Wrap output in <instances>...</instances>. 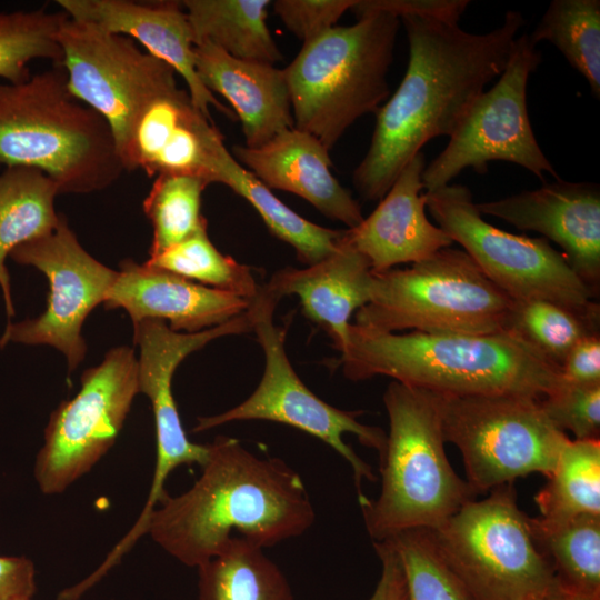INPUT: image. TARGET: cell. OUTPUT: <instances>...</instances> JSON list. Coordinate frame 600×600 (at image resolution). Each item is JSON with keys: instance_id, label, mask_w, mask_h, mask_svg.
I'll use <instances>...</instances> for the list:
<instances>
[{"instance_id": "1", "label": "cell", "mask_w": 600, "mask_h": 600, "mask_svg": "<svg viewBox=\"0 0 600 600\" xmlns=\"http://www.w3.org/2000/svg\"><path fill=\"white\" fill-rule=\"evenodd\" d=\"M400 21L409 44L407 70L377 110L369 149L352 174L367 201L382 199L428 141L456 131L486 86L504 70L526 23L519 11H507L502 24L486 33L432 18L404 16Z\"/></svg>"}, {"instance_id": "2", "label": "cell", "mask_w": 600, "mask_h": 600, "mask_svg": "<svg viewBox=\"0 0 600 600\" xmlns=\"http://www.w3.org/2000/svg\"><path fill=\"white\" fill-rule=\"evenodd\" d=\"M194 483L167 496L147 533L182 564L198 569L232 541L266 549L303 534L316 512L301 476L284 460L260 457L219 436Z\"/></svg>"}, {"instance_id": "3", "label": "cell", "mask_w": 600, "mask_h": 600, "mask_svg": "<svg viewBox=\"0 0 600 600\" xmlns=\"http://www.w3.org/2000/svg\"><path fill=\"white\" fill-rule=\"evenodd\" d=\"M340 353L342 372L351 381L384 376L443 394L541 399L561 382L560 367L512 331L398 334L350 323Z\"/></svg>"}, {"instance_id": "4", "label": "cell", "mask_w": 600, "mask_h": 600, "mask_svg": "<svg viewBox=\"0 0 600 600\" xmlns=\"http://www.w3.org/2000/svg\"><path fill=\"white\" fill-rule=\"evenodd\" d=\"M0 163L36 168L60 193H92L124 172L106 120L69 90L63 66L0 83Z\"/></svg>"}, {"instance_id": "5", "label": "cell", "mask_w": 600, "mask_h": 600, "mask_svg": "<svg viewBox=\"0 0 600 600\" xmlns=\"http://www.w3.org/2000/svg\"><path fill=\"white\" fill-rule=\"evenodd\" d=\"M383 402L389 432L379 458L381 490L360 504L372 542L436 529L477 497L446 454L437 393L392 380Z\"/></svg>"}, {"instance_id": "6", "label": "cell", "mask_w": 600, "mask_h": 600, "mask_svg": "<svg viewBox=\"0 0 600 600\" xmlns=\"http://www.w3.org/2000/svg\"><path fill=\"white\" fill-rule=\"evenodd\" d=\"M399 18L378 12L349 27H333L302 43L283 71L294 128L330 150L359 118L390 94Z\"/></svg>"}, {"instance_id": "7", "label": "cell", "mask_w": 600, "mask_h": 600, "mask_svg": "<svg viewBox=\"0 0 600 600\" xmlns=\"http://www.w3.org/2000/svg\"><path fill=\"white\" fill-rule=\"evenodd\" d=\"M513 299L463 250L448 247L404 269L373 272L354 324L382 332L483 336L508 331Z\"/></svg>"}, {"instance_id": "8", "label": "cell", "mask_w": 600, "mask_h": 600, "mask_svg": "<svg viewBox=\"0 0 600 600\" xmlns=\"http://www.w3.org/2000/svg\"><path fill=\"white\" fill-rule=\"evenodd\" d=\"M428 531L472 600H531L560 586L533 540L513 483L469 501Z\"/></svg>"}, {"instance_id": "9", "label": "cell", "mask_w": 600, "mask_h": 600, "mask_svg": "<svg viewBox=\"0 0 600 600\" xmlns=\"http://www.w3.org/2000/svg\"><path fill=\"white\" fill-rule=\"evenodd\" d=\"M437 397L444 441L459 449L466 481L477 496L531 473L548 478L570 439L533 397Z\"/></svg>"}, {"instance_id": "10", "label": "cell", "mask_w": 600, "mask_h": 600, "mask_svg": "<svg viewBox=\"0 0 600 600\" xmlns=\"http://www.w3.org/2000/svg\"><path fill=\"white\" fill-rule=\"evenodd\" d=\"M280 297L266 284L250 301L253 330L264 354L262 378L256 390L238 406L219 414L199 417L193 432H202L233 421L266 420L299 429L320 439L351 467L359 504L368 498L363 481H377L371 467L349 447L343 436L354 434L359 442L383 454L387 433L358 421L361 411L338 409L316 396L297 376L286 349V331L274 324L273 312Z\"/></svg>"}, {"instance_id": "11", "label": "cell", "mask_w": 600, "mask_h": 600, "mask_svg": "<svg viewBox=\"0 0 600 600\" xmlns=\"http://www.w3.org/2000/svg\"><path fill=\"white\" fill-rule=\"evenodd\" d=\"M426 208L452 242L513 300H547L579 311L599 309L597 293L546 238L513 234L487 222L461 184L424 192Z\"/></svg>"}, {"instance_id": "12", "label": "cell", "mask_w": 600, "mask_h": 600, "mask_svg": "<svg viewBox=\"0 0 600 600\" xmlns=\"http://www.w3.org/2000/svg\"><path fill=\"white\" fill-rule=\"evenodd\" d=\"M536 47L528 33L516 38L498 81L474 101L447 147L426 164V192L450 184L467 168L483 174L494 160L518 164L542 180L544 173L560 179L542 152L528 114V80L542 61Z\"/></svg>"}, {"instance_id": "13", "label": "cell", "mask_w": 600, "mask_h": 600, "mask_svg": "<svg viewBox=\"0 0 600 600\" xmlns=\"http://www.w3.org/2000/svg\"><path fill=\"white\" fill-rule=\"evenodd\" d=\"M139 393L134 351L117 347L81 376L79 392L51 413L34 463L44 494H58L88 473L116 442Z\"/></svg>"}, {"instance_id": "14", "label": "cell", "mask_w": 600, "mask_h": 600, "mask_svg": "<svg viewBox=\"0 0 600 600\" xmlns=\"http://www.w3.org/2000/svg\"><path fill=\"white\" fill-rule=\"evenodd\" d=\"M59 43L69 90L106 120L119 154L140 109L177 82V72L131 38L69 16Z\"/></svg>"}, {"instance_id": "15", "label": "cell", "mask_w": 600, "mask_h": 600, "mask_svg": "<svg viewBox=\"0 0 600 600\" xmlns=\"http://www.w3.org/2000/svg\"><path fill=\"white\" fill-rule=\"evenodd\" d=\"M9 257L44 273L50 290L46 310L34 319L8 323L0 347L8 342L52 346L63 353L71 372L87 352L83 322L104 302L118 271L82 248L62 214L51 233L18 246Z\"/></svg>"}, {"instance_id": "16", "label": "cell", "mask_w": 600, "mask_h": 600, "mask_svg": "<svg viewBox=\"0 0 600 600\" xmlns=\"http://www.w3.org/2000/svg\"><path fill=\"white\" fill-rule=\"evenodd\" d=\"M134 327V342L140 349L138 361L139 392L151 401L154 426L157 459L144 507L132 526L131 533L141 537L157 506L168 496L164 484L169 474L180 466L206 462L209 447L190 441L182 427L172 394V378L177 367L190 353L208 342L231 334L253 330L249 309L238 317L212 328L181 333L173 331L164 321L146 319Z\"/></svg>"}, {"instance_id": "17", "label": "cell", "mask_w": 600, "mask_h": 600, "mask_svg": "<svg viewBox=\"0 0 600 600\" xmlns=\"http://www.w3.org/2000/svg\"><path fill=\"white\" fill-rule=\"evenodd\" d=\"M223 136L178 82L153 96L132 122L119 152L124 171L149 177L192 176L216 183L213 162Z\"/></svg>"}, {"instance_id": "18", "label": "cell", "mask_w": 600, "mask_h": 600, "mask_svg": "<svg viewBox=\"0 0 600 600\" xmlns=\"http://www.w3.org/2000/svg\"><path fill=\"white\" fill-rule=\"evenodd\" d=\"M481 214L539 232L562 249L570 267L597 294L600 284V189L561 179L538 189L476 203Z\"/></svg>"}, {"instance_id": "19", "label": "cell", "mask_w": 600, "mask_h": 600, "mask_svg": "<svg viewBox=\"0 0 600 600\" xmlns=\"http://www.w3.org/2000/svg\"><path fill=\"white\" fill-rule=\"evenodd\" d=\"M70 18L88 21L138 41L148 53L168 63L187 84L197 108L210 120L214 108L231 120L237 116L200 81L194 64L192 30L181 2L129 0H58Z\"/></svg>"}, {"instance_id": "20", "label": "cell", "mask_w": 600, "mask_h": 600, "mask_svg": "<svg viewBox=\"0 0 600 600\" xmlns=\"http://www.w3.org/2000/svg\"><path fill=\"white\" fill-rule=\"evenodd\" d=\"M424 168L420 151L404 166L377 208L359 226L343 231L342 240L368 260L372 272L422 261L453 243L427 218L426 196L421 192Z\"/></svg>"}, {"instance_id": "21", "label": "cell", "mask_w": 600, "mask_h": 600, "mask_svg": "<svg viewBox=\"0 0 600 600\" xmlns=\"http://www.w3.org/2000/svg\"><path fill=\"white\" fill-rule=\"evenodd\" d=\"M103 303L107 309L126 310L133 324L146 319L168 320L173 331L188 333L222 324L250 306L234 293L131 259L121 261Z\"/></svg>"}, {"instance_id": "22", "label": "cell", "mask_w": 600, "mask_h": 600, "mask_svg": "<svg viewBox=\"0 0 600 600\" xmlns=\"http://www.w3.org/2000/svg\"><path fill=\"white\" fill-rule=\"evenodd\" d=\"M232 152L269 189L301 197L348 229L362 222L359 203L331 172L329 150L312 134L293 127L258 148L233 146Z\"/></svg>"}, {"instance_id": "23", "label": "cell", "mask_w": 600, "mask_h": 600, "mask_svg": "<svg viewBox=\"0 0 600 600\" xmlns=\"http://www.w3.org/2000/svg\"><path fill=\"white\" fill-rule=\"evenodd\" d=\"M194 64L202 84L231 104L246 147L258 148L294 127L283 69L234 58L210 42L194 46Z\"/></svg>"}, {"instance_id": "24", "label": "cell", "mask_w": 600, "mask_h": 600, "mask_svg": "<svg viewBox=\"0 0 600 600\" xmlns=\"http://www.w3.org/2000/svg\"><path fill=\"white\" fill-rule=\"evenodd\" d=\"M372 281L368 260L341 237L337 250L323 260L279 270L266 286L280 298L298 296L304 314L328 332L341 352L350 318L371 299Z\"/></svg>"}, {"instance_id": "25", "label": "cell", "mask_w": 600, "mask_h": 600, "mask_svg": "<svg viewBox=\"0 0 600 600\" xmlns=\"http://www.w3.org/2000/svg\"><path fill=\"white\" fill-rule=\"evenodd\" d=\"M58 184L39 169L13 166L0 172V288L9 318L14 316L6 260L18 246L51 233L61 214L56 212Z\"/></svg>"}, {"instance_id": "26", "label": "cell", "mask_w": 600, "mask_h": 600, "mask_svg": "<svg viewBox=\"0 0 600 600\" xmlns=\"http://www.w3.org/2000/svg\"><path fill=\"white\" fill-rule=\"evenodd\" d=\"M216 183L229 187L259 213L267 228L296 250L303 264H314L338 248L343 230L316 224L286 206L267 186L240 164L223 144L214 159Z\"/></svg>"}, {"instance_id": "27", "label": "cell", "mask_w": 600, "mask_h": 600, "mask_svg": "<svg viewBox=\"0 0 600 600\" xmlns=\"http://www.w3.org/2000/svg\"><path fill=\"white\" fill-rule=\"evenodd\" d=\"M269 0H184L194 46L210 42L242 60L274 64L283 59L267 24Z\"/></svg>"}, {"instance_id": "28", "label": "cell", "mask_w": 600, "mask_h": 600, "mask_svg": "<svg viewBox=\"0 0 600 600\" xmlns=\"http://www.w3.org/2000/svg\"><path fill=\"white\" fill-rule=\"evenodd\" d=\"M533 540L549 560L559 583L600 600V516L550 521L530 518Z\"/></svg>"}, {"instance_id": "29", "label": "cell", "mask_w": 600, "mask_h": 600, "mask_svg": "<svg viewBox=\"0 0 600 600\" xmlns=\"http://www.w3.org/2000/svg\"><path fill=\"white\" fill-rule=\"evenodd\" d=\"M259 547L232 541L198 570V600H294L279 566Z\"/></svg>"}, {"instance_id": "30", "label": "cell", "mask_w": 600, "mask_h": 600, "mask_svg": "<svg viewBox=\"0 0 600 600\" xmlns=\"http://www.w3.org/2000/svg\"><path fill=\"white\" fill-rule=\"evenodd\" d=\"M534 502L550 521L600 516V440L569 439Z\"/></svg>"}, {"instance_id": "31", "label": "cell", "mask_w": 600, "mask_h": 600, "mask_svg": "<svg viewBox=\"0 0 600 600\" xmlns=\"http://www.w3.org/2000/svg\"><path fill=\"white\" fill-rule=\"evenodd\" d=\"M537 46L552 43L568 63L588 81L594 98L600 97V1L553 0L529 34Z\"/></svg>"}, {"instance_id": "32", "label": "cell", "mask_w": 600, "mask_h": 600, "mask_svg": "<svg viewBox=\"0 0 600 600\" xmlns=\"http://www.w3.org/2000/svg\"><path fill=\"white\" fill-rule=\"evenodd\" d=\"M67 17L62 10L0 11V78L8 83L27 81L28 66L37 59L62 66L59 31Z\"/></svg>"}, {"instance_id": "33", "label": "cell", "mask_w": 600, "mask_h": 600, "mask_svg": "<svg viewBox=\"0 0 600 600\" xmlns=\"http://www.w3.org/2000/svg\"><path fill=\"white\" fill-rule=\"evenodd\" d=\"M600 309L579 311L547 300H513L508 331L561 366L582 338L599 333Z\"/></svg>"}, {"instance_id": "34", "label": "cell", "mask_w": 600, "mask_h": 600, "mask_svg": "<svg viewBox=\"0 0 600 600\" xmlns=\"http://www.w3.org/2000/svg\"><path fill=\"white\" fill-rule=\"evenodd\" d=\"M209 183L198 177L158 176L143 201L152 224L149 258L180 243L207 226L201 213L202 193Z\"/></svg>"}, {"instance_id": "35", "label": "cell", "mask_w": 600, "mask_h": 600, "mask_svg": "<svg viewBox=\"0 0 600 600\" xmlns=\"http://www.w3.org/2000/svg\"><path fill=\"white\" fill-rule=\"evenodd\" d=\"M199 284L234 293L248 301L254 299L261 288L246 264L221 253L207 233V226L180 243L146 262Z\"/></svg>"}, {"instance_id": "36", "label": "cell", "mask_w": 600, "mask_h": 600, "mask_svg": "<svg viewBox=\"0 0 600 600\" xmlns=\"http://www.w3.org/2000/svg\"><path fill=\"white\" fill-rule=\"evenodd\" d=\"M384 540L400 560L408 600H472L440 556L428 530H406Z\"/></svg>"}, {"instance_id": "37", "label": "cell", "mask_w": 600, "mask_h": 600, "mask_svg": "<svg viewBox=\"0 0 600 600\" xmlns=\"http://www.w3.org/2000/svg\"><path fill=\"white\" fill-rule=\"evenodd\" d=\"M549 420L561 431H570L576 440L599 439L600 384L564 382L540 399Z\"/></svg>"}, {"instance_id": "38", "label": "cell", "mask_w": 600, "mask_h": 600, "mask_svg": "<svg viewBox=\"0 0 600 600\" xmlns=\"http://www.w3.org/2000/svg\"><path fill=\"white\" fill-rule=\"evenodd\" d=\"M357 0H277L273 11L302 43L336 27Z\"/></svg>"}, {"instance_id": "39", "label": "cell", "mask_w": 600, "mask_h": 600, "mask_svg": "<svg viewBox=\"0 0 600 600\" xmlns=\"http://www.w3.org/2000/svg\"><path fill=\"white\" fill-rule=\"evenodd\" d=\"M469 0H357L350 9L357 19L386 12L397 18L414 16L458 23Z\"/></svg>"}, {"instance_id": "40", "label": "cell", "mask_w": 600, "mask_h": 600, "mask_svg": "<svg viewBox=\"0 0 600 600\" xmlns=\"http://www.w3.org/2000/svg\"><path fill=\"white\" fill-rule=\"evenodd\" d=\"M561 379L572 384H600V336L589 334L578 341L560 366Z\"/></svg>"}, {"instance_id": "41", "label": "cell", "mask_w": 600, "mask_h": 600, "mask_svg": "<svg viewBox=\"0 0 600 600\" xmlns=\"http://www.w3.org/2000/svg\"><path fill=\"white\" fill-rule=\"evenodd\" d=\"M381 563L376 588L368 600H408L403 570L388 540L372 542Z\"/></svg>"}, {"instance_id": "42", "label": "cell", "mask_w": 600, "mask_h": 600, "mask_svg": "<svg viewBox=\"0 0 600 600\" xmlns=\"http://www.w3.org/2000/svg\"><path fill=\"white\" fill-rule=\"evenodd\" d=\"M36 592V569L26 557L0 556V600L32 598Z\"/></svg>"}, {"instance_id": "43", "label": "cell", "mask_w": 600, "mask_h": 600, "mask_svg": "<svg viewBox=\"0 0 600 600\" xmlns=\"http://www.w3.org/2000/svg\"><path fill=\"white\" fill-rule=\"evenodd\" d=\"M531 600H594L578 593H574L561 584L548 593L533 598Z\"/></svg>"}, {"instance_id": "44", "label": "cell", "mask_w": 600, "mask_h": 600, "mask_svg": "<svg viewBox=\"0 0 600 600\" xmlns=\"http://www.w3.org/2000/svg\"><path fill=\"white\" fill-rule=\"evenodd\" d=\"M19 600H32V598H24V599H19Z\"/></svg>"}]
</instances>
